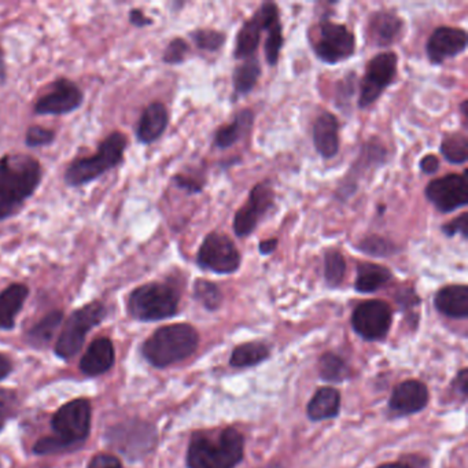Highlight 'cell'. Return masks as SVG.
Segmentation results:
<instances>
[{"instance_id": "6da1fadb", "label": "cell", "mask_w": 468, "mask_h": 468, "mask_svg": "<svg viewBox=\"0 0 468 468\" xmlns=\"http://www.w3.org/2000/svg\"><path fill=\"white\" fill-rule=\"evenodd\" d=\"M42 179L43 169L36 158L26 154L0 158V220L17 214Z\"/></svg>"}, {"instance_id": "7a4b0ae2", "label": "cell", "mask_w": 468, "mask_h": 468, "mask_svg": "<svg viewBox=\"0 0 468 468\" xmlns=\"http://www.w3.org/2000/svg\"><path fill=\"white\" fill-rule=\"evenodd\" d=\"M241 433L225 429L217 434H195L187 451L188 468H235L244 459Z\"/></svg>"}, {"instance_id": "3957f363", "label": "cell", "mask_w": 468, "mask_h": 468, "mask_svg": "<svg viewBox=\"0 0 468 468\" xmlns=\"http://www.w3.org/2000/svg\"><path fill=\"white\" fill-rule=\"evenodd\" d=\"M128 138L115 131L101 142L95 154L91 157L76 158L65 171L64 179L69 187H83L95 182L112 169L124 163Z\"/></svg>"}, {"instance_id": "277c9868", "label": "cell", "mask_w": 468, "mask_h": 468, "mask_svg": "<svg viewBox=\"0 0 468 468\" xmlns=\"http://www.w3.org/2000/svg\"><path fill=\"white\" fill-rule=\"evenodd\" d=\"M198 333L193 325H165L158 328L144 343V356L150 364L165 368L190 357L198 346Z\"/></svg>"}, {"instance_id": "5b68a950", "label": "cell", "mask_w": 468, "mask_h": 468, "mask_svg": "<svg viewBox=\"0 0 468 468\" xmlns=\"http://www.w3.org/2000/svg\"><path fill=\"white\" fill-rule=\"evenodd\" d=\"M179 308V293L160 282L142 284L128 297V312L139 322H158L174 316Z\"/></svg>"}, {"instance_id": "8992f818", "label": "cell", "mask_w": 468, "mask_h": 468, "mask_svg": "<svg viewBox=\"0 0 468 468\" xmlns=\"http://www.w3.org/2000/svg\"><path fill=\"white\" fill-rule=\"evenodd\" d=\"M105 316H106V308L99 301H94L75 311L69 316L56 341L55 353L61 359H72L82 349L88 331L96 327Z\"/></svg>"}, {"instance_id": "52a82bcc", "label": "cell", "mask_w": 468, "mask_h": 468, "mask_svg": "<svg viewBox=\"0 0 468 468\" xmlns=\"http://www.w3.org/2000/svg\"><path fill=\"white\" fill-rule=\"evenodd\" d=\"M242 255L238 247L225 234H208L196 254V263L203 270L228 275L236 273L241 266Z\"/></svg>"}, {"instance_id": "ba28073f", "label": "cell", "mask_w": 468, "mask_h": 468, "mask_svg": "<svg viewBox=\"0 0 468 468\" xmlns=\"http://www.w3.org/2000/svg\"><path fill=\"white\" fill-rule=\"evenodd\" d=\"M55 437L71 448L90 434L91 405L85 398L71 401L59 408L51 422Z\"/></svg>"}, {"instance_id": "9c48e42d", "label": "cell", "mask_w": 468, "mask_h": 468, "mask_svg": "<svg viewBox=\"0 0 468 468\" xmlns=\"http://www.w3.org/2000/svg\"><path fill=\"white\" fill-rule=\"evenodd\" d=\"M397 55L395 53H381L368 62L364 77L360 83L359 106H371L379 96L394 82L397 75Z\"/></svg>"}, {"instance_id": "30bf717a", "label": "cell", "mask_w": 468, "mask_h": 468, "mask_svg": "<svg viewBox=\"0 0 468 468\" xmlns=\"http://www.w3.org/2000/svg\"><path fill=\"white\" fill-rule=\"evenodd\" d=\"M314 50L320 61L330 65L338 64L353 55L356 40L345 25L331 23L325 18L320 23L319 39Z\"/></svg>"}, {"instance_id": "8fae6325", "label": "cell", "mask_w": 468, "mask_h": 468, "mask_svg": "<svg viewBox=\"0 0 468 468\" xmlns=\"http://www.w3.org/2000/svg\"><path fill=\"white\" fill-rule=\"evenodd\" d=\"M275 203V190L270 180L258 183L250 191L247 203L239 209L234 217V233L239 238L253 234L257 227L258 222L265 216L266 212L270 211Z\"/></svg>"}, {"instance_id": "7c38bea8", "label": "cell", "mask_w": 468, "mask_h": 468, "mask_svg": "<svg viewBox=\"0 0 468 468\" xmlns=\"http://www.w3.org/2000/svg\"><path fill=\"white\" fill-rule=\"evenodd\" d=\"M85 102L82 88L72 80H55L48 91L39 96L35 104L34 112L37 115H64L74 113Z\"/></svg>"}, {"instance_id": "4fadbf2b", "label": "cell", "mask_w": 468, "mask_h": 468, "mask_svg": "<svg viewBox=\"0 0 468 468\" xmlns=\"http://www.w3.org/2000/svg\"><path fill=\"white\" fill-rule=\"evenodd\" d=\"M467 172L463 174H448L433 180L426 187V196L435 209L451 214L468 204Z\"/></svg>"}, {"instance_id": "5bb4252c", "label": "cell", "mask_w": 468, "mask_h": 468, "mask_svg": "<svg viewBox=\"0 0 468 468\" xmlns=\"http://www.w3.org/2000/svg\"><path fill=\"white\" fill-rule=\"evenodd\" d=\"M352 324L364 340H382L392 325V309L384 301H364L354 309Z\"/></svg>"}, {"instance_id": "9a60e30c", "label": "cell", "mask_w": 468, "mask_h": 468, "mask_svg": "<svg viewBox=\"0 0 468 468\" xmlns=\"http://www.w3.org/2000/svg\"><path fill=\"white\" fill-rule=\"evenodd\" d=\"M110 443L128 454L129 459L142 457L154 448L157 434L154 427L144 422H129L110 430Z\"/></svg>"}, {"instance_id": "2e32d148", "label": "cell", "mask_w": 468, "mask_h": 468, "mask_svg": "<svg viewBox=\"0 0 468 468\" xmlns=\"http://www.w3.org/2000/svg\"><path fill=\"white\" fill-rule=\"evenodd\" d=\"M278 21V6L271 2L264 4L238 32L234 56L236 59H247L253 56L260 43L261 32L268 31Z\"/></svg>"}, {"instance_id": "e0dca14e", "label": "cell", "mask_w": 468, "mask_h": 468, "mask_svg": "<svg viewBox=\"0 0 468 468\" xmlns=\"http://www.w3.org/2000/svg\"><path fill=\"white\" fill-rule=\"evenodd\" d=\"M465 47H467V34L464 29L441 26L430 36L426 51L432 64L441 65L445 59L459 55Z\"/></svg>"}, {"instance_id": "ac0fdd59", "label": "cell", "mask_w": 468, "mask_h": 468, "mask_svg": "<svg viewBox=\"0 0 468 468\" xmlns=\"http://www.w3.org/2000/svg\"><path fill=\"white\" fill-rule=\"evenodd\" d=\"M429 401L427 387L419 381L397 384L390 397V408L400 415H411L423 410Z\"/></svg>"}, {"instance_id": "d6986e66", "label": "cell", "mask_w": 468, "mask_h": 468, "mask_svg": "<svg viewBox=\"0 0 468 468\" xmlns=\"http://www.w3.org/2000/svg\"><path fill=\"white\" fill-rule=\"evenodd\" d=\"M314 144L325 160L335 157L340 150V123L330 112L322 113L314 124Z\"/></svg>"}, {"instance_id": "ffe728a7", "label": "cell", "mask_w": 468, "mask_h": 468, "mask_svg": "<svg viewBox=\"0 0 468 468\" xmlns=\"http://www.w3.org/2000/svg\"><path fill=\"white\" fill-rule=\"evenodd\" d=\"M169 123L168 110L161 102H153L142 113L136 126V138L141 144H152L161 138Z\"/></svg>"}, {"instance_id": "44dd1931", "label": "cell", "mask_w": 468, "mask_h": 468, "mask_svg": "<svg viewBox=\"0 0 468 468\" xmlns=\"http://www.w3.org/2000/svg\"><path fill=\"white\" fill-rule=\"evenodd\" d=\"M404 23L395 13L379 10L368 20V37L375 45L386 47L400 37Z\"/></svg>"}, {"instance_id": "7402d4cb", "label": "cell", "mask_w": 468, "mask_h": 468, "mask_svg": "<svg viewBox=\"0 0 468 468\" xmlns=\"http://www.w3.org/2000/svg\"><path fill=\"white\" fill-rule=\"evenodd\" d=\"M115 346L109 338H98L91 344L80 362V370L88 376L107 373L115 365Z\"/></svg>"}, {"instance_id": "603a6c76", "label": "cell", "mask_w": 468, "mask_h": 468, "mask_svg": "<svg viewBox=\"0 0 468 468\" xmlns=\"http://www.w3.org/2000/svg\"><path fill=\"white\" fill-rule=\"evenodd\" d=\"M29 289L26 284H13L0 293V330L15 328V319L23 309Z\"/></svg>"}, {"instance_id": "cb8c5ba5", "label": "cell", "mask_w": 468, "mask_h": 468, "mask_svg": "<svg viewBox=\"0 0 468 468\" xmlns=\"http://www.w3.org/2000/svg\"><path fill=\"white\" fill-rule=\"evenodd\" d=\"M435 308L448 317L465 319L468 316V289L464 284L443 287L435 295Z\"/></svg>"}, {"instance_id": "d4e9b609", "label": "cell", "mask_w": 468, "mask_h": 468, "mask_svg": "<svg viewBox=\"0 0 468 468\" xmlns=\"http://www.w3.org/2000/svg\"><path fill=\"white\" fill-rule=\"evenodd\" d=\"M340 393L333 387H322L308 404V416L314 422L335 418L340 413Z\"/></svg>"}, {"instance_id": "484cf974", "label": "cell", "mask_w": 468, "mask_h": 468, "mask_svg": "<svg viewBox=\"0 0 468 468\" xmlns=\"http://www.w3.org/2000/svg\"><path fill=\"white\" fill-rule=\"evenodd\" d=\"M392 278V271L386 266L373 263H360L357 266L354 289L359 293H373L389 284Z\"/></svg>"}, {"instance_id": "4316f807", "label": "cell", "mask_w": 468, "mask_h": 468, "mask_svg": "<svg viewBox=\"0 0 468 468\" xmlns=\"http://www.w3.org/2000/svg\"><path fill=\"white\" fill-rule=\"evenodd\" d=\"M254 115L252 110L244 109L236 115L235 120L230 125L222 126L214 135V146L219 149H228L234 146L242 136L246 135L253 125Z\"/></svg>"}, {"instance_id": "83f0119b", "label": "cell", "mask_w": 468, "mask_h": 468, "mask_svg": "<svg viewBox=\"0 0 468 468\" xmlns=\"http://www.w3.org/2000/svg\"><path fill=\"white\" fill-rule=\"evenodd\" d=\"M261 76V65L257 58L250 56L244 64L236 66L234 71V91L236 95H246L252 93Z\"/></svg>"}, {"instance_id": "f1b7e54d", "label": "cell", "mask_w": 468, "mask_h": 468, "mask_svg": "<svg viewBox=\"0 0 468 468\" xmlns=\"http://www.w3.org/2000/svg\"><path fill=\"white\" fill-rule=\"evenodd\" d=\"M62 320H64V314H62L61 311H54L45 314L28 333V341L31 343V345H47V344L53 340L54 334L58 330Z\"/></svg>"}, {"instance_id": "f546056e", "label": "cell", "mask_w": 468, "mask_h": 468, "mask_svg": "<svg viewBox=\"0 0 468 468\" xmlns=\"http://www.w3.org/2000/svg\"><path fill=\"white\" fill-rule=\"evenodd\" d=\"M270 356V349L263 344L250 343L238 346L231 356V365L235 368L253 367Z\"/></svg>"}, {"instance_id": "4dcf8cb0", "label": "cell", "mask_w": 468, "mask_h": 468, "mask_svg": "<svg viewBox=\"0 0 468 468\" xmlns=\"http://www.w3.org/2000/svg\"><path fill=\"white\" fill-rule=\"evenodd\" d=\"M441 153L446 161L456 165L467 163L468 160V141L464 134H449L443 136L441 142Z\"/></svg>"}, {"instance_id": "1f68e13d", "label": "cell", "mask_w": 468, "mask_h": 468, "mask_svg": "<svg viewBox=\"0 0 468 468\" xmlns=\"http://www.w3.org/2000/svg\"><path fill=\"white\" fill-rule=\"evenodd\" d=\"M346 274V261L340 250L330 249L324 254V279L330 287L343 284Z\"/></svg>"}, {"instance_id": "d6a6232c", "label": "cell", "mask_w": 468, "mask_h": 468, "mask_svg": "<svg viewBox=\"0 0 468 468\" xmlns=\"http://www.w3.org/2000/svg\"><path fill=\"white\" fill-rule=\"evenodd\" d=\"M194 298L208 311H216L223 303V293L217 284L205 279H198L194 284Z\"/></svg>"}, {"instance_id": "836d02e7", "label": "cell", "mask_w": 468, "mask_h": 468, "mask_svg": "<svg viewBox=\"0 0 468 468\" xmlns=\"http://www.w3.org/2000/svg\"><path fill=\"white\" fill-rule=\"evenodd\" d=\"M320 375L324 381H344L349 375L348 365L337 354H323L322 359H320Z\"/></svg>"}, {"instance_id": "e575fe53", "label": "cell", "mask_w": 468, "mask_h": 468, "mask_svg": "<svg viewBox=\"0 0 468 468\" xmlns=\"http://www.w3.org/2000/svg\"><path fill=\"white\" fill-rule=\"evenodd\" d=\"M357 249L364 254L373 255V257H390L397 254L398 247L389 239L381 235H368L359 242Z\"/></svg>"}, {"instance_id": "d590c367", "label": "cell", "mask_w": 468, "mask_h": 468, "mask_svg": "<svg viewBox=\"0 0 468 468\" xmlns=\"http://www.w3.org/2000/svg\"><path fill=\"white\" fill-rule=\"evenodd\" d=\"M190 36L196 47L205 51L220 50L227 39L223 32L212 31V29H198L191 32Z\"/></svg>"}, {"instance_id": "8d00e7d4", "label": "cell", "mask_w": 468, "mask_h": 468, "mask_svg": "<svg viewBox=\"0 0 468 468\" xmlns=\"http://www.w3.org/2000/svg\"><path fill=\"white\" fill-rule=\"evenodd\" d=\"M282 45H284V28L278 21L268 29V37H266L265 47H264L266 62L270 66H275L278 64Z\"/></svg>"}, {"instance_id": "74e56055", "label": "cell", "mask_w": 468, "mask_h": 468, "mask_svg": "<svg viewBox=\"0 0 468 468\" xmlns=\"http://www.w3.org/2000/svg\"><path fill=\"white\" fill-rule=\"evenodd\" d=\"M55 141V132L45 126H29L25 134V144L31 149L35 147L50 146Z\"/></svg>"}, {"instance_id": "f35d334b", "label": "cell", "mask_w": 468, "mask_h": 468, "mask_svg": "<svg viewBox=\"0 0 468 468\" xmlns=\"http://www.w3.org/2000/svg\"><path fill=\"white\" fill-rule=\"evenodd\" d=\"M190 47L185 40L176 37L169 43L168 47L164 51L163 61L168 65H179L185 61Z\"/></svg>"}, {"instance_id": "ab89813d", "label": "cell", "mask_w": 468, "mask_h": 468, "mask_svg": "<svg viewBox=\"0 0 468 468\" xmlns=\"http://www.w3.org/2000/svg\"><path fill=\"white\" fill-rule=\"evenodd\" d=\"M337 91V102L341 107H345L346 105L351 104L352 96L356 93V76H354V74L345 76V79L338 85Z\"/></svg>"}, {"instance_id": "60d3db41", "label": "cell", "mask_w": 468, "mask_h": 468, "mask_svg": "<svg viewBox=\"0 0 468 468\" xmlns=\"http://www.w3.org/2000/svg\"><path fill=\"white\" fill-rule=\"evenodd\" d=\"M66 449H69V446L62 443L58 438L45 437L37 441L34 451L36 452L37 454H51L59 453V452L66 451Z\"/></svg>"}, {"instance_id": "b9f144b4", "label": "cell", "mask_w": 468, "mask_h": 468, "mask_svg": "<svg viewBox=\"0 0 468 468\" xmlns=\"http://www.w3.org/2000/svg\"><path fill=\"white\" fill-rule=\"evenodd\" d=\"M15 404L17 400L12 392H0V430L4 429L5 421L12 415Z\"/></svg>"}, {"instance_id": "7bdbcfd3", "label": "cell", "mask_w": 468, "mask_h": 468, "mask_svg": "<svg viewBox=\"0 0 468 468\" xmlns=\"http://www.w3.org/2000/svg\"><path fill=\"white\" fill-rule=\"evenodd\" d=\"M468 214H463L457 219L452 220L448 224L443 225V233L446 236H454L462 234L463 238L467 239L468 231Z\"/></svg>"}, {"instance_id": "ee69618b", "label": "cell", "mask_w": 468, "mask_h": 468, "mask_svg": "<svg viewBox=\"0 0 468 468\" xmlns=\"http://www.w3.org/2000/svg\"><path fill=\"white\" fill-rule=\"evenodd\" d=\"M88 468H123V464L117 457L102 453L93 457Z\"/></svg>"}, {"instance_id": "f6af8a7d", "label": "cell", "mask_w": 468, "mask_h": 468, "mask_svg": "<svg viewBox=\"0 0 468 468\" xmlns=\"http://www.w3.org/2000/svg\"><path fill=\"white\" fill-rule=\"evenodd\" d=\"M174 182L176 183L177 187L187 191L188 194H196L203 191L204 183L198 182V180L193 179V177L176 174V176H174Z\"/></svg>"}, {"instance_id": "bcb514c9", "label": "cell", "mask_w": 468, "mask_h": 468, "mask_svg": "<svg viewBox=\"0 0 468 468\" xmlns=\"http://www.w3.org/2000/svg\"><path fill=\"white\" fill-rule=\"evenodd\" d=\"M129 23L136 28H144V26L153 25L152 18L147 17L142 10L132 9L129 12Z\"/></svg>"}, {"instance_id": "7dc6e473", "label": "cell", "mask_w": 468, "mask_h": 468, "mask_svg": "<svg viewBox=\"0 0 468 468\" xmlns=\"http://www.w3.org/2000/svg\"><path fill=\"white\" fill-rule=\"evenodd\" d=\"M419 166H421V171L424 172V174H434L440 169V161H438L434 154L424 155L421 163H419Z\"/></svg>"}, {"instance_id": "c3c4849f", "label": "cell", "mask_w": 468, "mask_h": 468, "mask_svg": "<svg viewBox=\"0 0 468 468\" xmlns=\"http://www.w3.org/2000/svg\"><path fill=\"white\" fill-rule=\"evenodd\" d=\"M278 249V239H266V241H263L258 246V250H260L261 254L268 255L273 254L275 250Z\"/></svg>"}, {"instance_id": "681fc988", "label": "cell", "mask_w": 468, "mask_h": 468, "mask_svg": "<svg viewBox=\"0 0 468 468\" xmlns=\"http://www.w3.org/2000/svg\"><path fill=\"white\" fill-rule=\"evenodd\" d=\"M468 371L462 370L459 373V375H457L456 381H454V384L457 386V390H459L460 393H462L463 395L467 394L468 390Z\"/></svg>"}, {"instance_id": "f907efd6", "label": "cell", "mask_w": 468, "mask_h": 468, "mask_svg": "<svg viewBox=\"0 0 468 468\" xmlns=\"http://www.w3.org/2000/svg\"><path fill=\"white\" fill-rule=\"evenodd\" d=\"M12 370V362L4 354H0V381H4Z\"/></svg>"}, {"instance_id": "816d5d0a", "label": "cell", "mask_w": 468, "mask_h": 468, "mask_svg": "<svg viewBox=\"0 0 468 468\" xmlns=\"http://www.w3.org/2000/svg\"><path fill=\"white\" fill-rule=\"evenodd\" d=\"M7 72H6V62H5V54L4 50L0 48V82L5 83L6 80Z\"/></svg>"}, {"instance_id": "f5cc1de1", "label": "cell", "mask_w": 468, "mask_h": 468, "mask_svg": "<svg viewBox=\"0 0 468 468\" xmlns=\"http://www.w3.org/2000/svg\"><path fill=\"white\" fill-rule=\"evenodd\" d=\"M378 468H411L410 465L403 464V463H387V464H382Z\"/></svg>"}, {"instance_id": "db71d44e", "label": "cell", "mask_w": 468, "mask_h": 468, "mask_svg": "<svg viewBox=\"0 0 468 468\" xmlns=\"http://www.w3.org/2000/svg\"><path fill=\"white\" fill-rule=\"evenodd\" d=\"M467 105L468 101H463L462 106H460V110H462V115H464V120H467Z\"/></svg>"}]
</instances>
